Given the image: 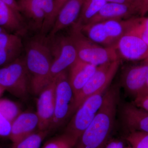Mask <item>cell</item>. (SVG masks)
Returning <instances> with one entry per match:
<instances>
[{
	"instance_id": "obj_20",
	"label": "cell",
	"mask_w": 148,
	"mask_h": 148,
	"mask_svg": "<svg viewBox=\"0 0 148 148\" xmlns=\"http://www.w3.org/2000/svg\"><path fill=\"white\" fill-rule=\"evenodd\" d=\"M98 66L80 60L79 58L70 67L68 77L73 91L74 97L82 89L90 79Z\"/></svg>"
},
{
	"instance_id": "obj_23",
	"label": "cell",
	"mask_w": 148,
	"mask_h": 148,
	"mask_svg": "<svg viewBox=\"0 0 148 148\" xmlns=\"http://www.w3.org/2000/svg\"><path fill=\"white\" fill-rule=\"evenodd\" d=\"M0 113L12 123L21 112L15 102L8 99H0Z\"/></svg>"
},
{
	"instance_id": "obj_38",
	"label": "cell",
	"mask_w": 148,
	"mask_h": 148,
	"mask_svg": "<svg viewBox=\"0 0 148 148\" xmlns=\"http://www.w3.org/2000/svg\"><path fill=\"white\" fill-rule=\"evenodd\" d=\"M125 148H133L132 147H131V146H129V147H125Z\"/></svg>"
},
{
	"instance_id": "obj_26",
	"label": "cell",
	"mask_w": 148,
	"mask_h": 148,
	"mask_svg": "<svg viewBox=\"0 0 148 148\" xmlns=\"http://www.w3.org/2000/svg\"><path fill=\"white\" fill-rule=\"evenodd\" d=\"M127 33L138 36L148 46V28L143 24L141 16H135L132 27Z\"/></svg>"
},
{
	"instance_id": "obj_25",
	"label": "cell",
	"mask_w": 148,
	"mask_h": 148,
	"mask_svg": "<svg viewBox=\"0 0 148 148\" xmlns=\"http://www.w3.org/2000/svg\"><path fill=\"white\" fill-rule=\"evenodd\" d=\"M75 145L63 133L48 140L40 148H74Z\"/></svg>"
},
{
	"instance_id": "obj_19",
	"label": "cell",
	"mask_w": 148,
	"mask_h": 148,
	"mask_svg": "<svg viewBox=\"0 0 148 148\" xmlns=\"http://www.w3.org/2000/svg\"><path fill=\"white\" fill-rule=\"evenodd\" d=\"M138 14H140V11L132 5L107 3L87 24L110 19H127Z\"/></svg>"
},
{
	"instance_id": "obj_35",
	"label": "cell",
	"mask_w": 148,
	"mask_h": 148,
	"mask_svg": "<svg viewBox=\"0 0 148 148\" xmlns=\"http://www.w3.org/2000/svg\"><path fill=\"white\" fill-rule=\"evenodd\" d=\"M147 94H148V78L147 80V81L146 82L145 87H144L143 90H142L140 94L138 96H140V95H147Z\"/></svg>"
},
{
	"instance_id": "obj_4",
	"label": "cell",
	"mask_w": 148,
	"mask_h": 148,
	"mask_svg": "<svg viewBox=\"0 0 148 148\" xmlns=\"http://www.w3.org/2000/svg\"><path fill=\"white\" fill-rule=\"evenodd\" d=\"M29 30L46 36L53 27L54 0H18Z\"/></svg>"
},
{
	"instance_id": "obj_32",
	"label": "cell",
	"mask_w": 148,
	"mask_h": 148,
	"mask_svg": "<svg viewBox=\"0 0 148 148\" xmlns=\"http://www.w3.org/2000/svg\"><path fill=\"white\" fill-rule=\"evenodd\" d=\"M148 12V0H143V4L140 15L144 16Z\"/></svg>"
},
{
	"instance_id": "obj_33",
	"label": "cell",
	"mask_w": 148,
	"mask_h": 148,
	"mask_svg": "<svg viewBox=\"0 0 148 148\" xmlns=\"http://www.w3.org/2000/svg\"><path fill=\"white\" fill-rule=\"evenodd\" d=\"M130 1L133 5L135 6L136 8L140 11V14L142 10V6L143 4V0H129Z\"/></svg>"
},
{
	"instance_id": "obj_11",
	"label": "cell",
	"mask_w": 148,
	"mask_h": 148,
	"mask_svg": "<svg viewBox=\"0 0 148 148\" xmlns=\"http://www.w3.org/2000/svg\"><path fill=\"white\" fill-rule=\"evenodd\" d=\"M56 81L57 77L54 78L38 95L36 112L39 119L38 131H49L54 114Z\"/></svg>"
},
{
	"instance_id": "obj_29",
	"label": "cell",
	"mask_w": 148,
	"mask_h": 148,
	"mask_svg": "<svg viewBox=\"0 0 148 148\" xmlns=\"http://www.w3.org/2000/svg\"><path fill=\"white\" fill-rule=\"evenodd\" d=\"M124 143L121 140L117 139H110L104 148H125Z\"/></svg>"
},
{
	"instance_id": "obj_7",
	"label": "cell",
	"mask_w": 148,
	"mask_h": 148,
	"mask_svg": "<svg viewBox=\"0 0 148 148\" xmlns=\"http://www.w3.org/2000/svg\"><path fill=\"white\" fill-rule=\"evenodd\" d=\"M107 89H102L86 98L74 113L75 114L67 125L64 134L75 145L101 108Z\"/></svg>"
},
{
	"instance_id": "obj_28",
	"label": "cell",
	"mask_w": 148,
	"mask_h": 148,
	"mask_svg": "<svg viewBox=\"0 0 148 148\" xmlns=\"http://www.w3.org/2000/svg\"><path fill=\"white\" fill-rule=\"evenodd\" d=\"M132 103L137 107L148 111V94L136 97Z\"/></svg>"
},
{
	"instance_id": "obj_6",
	"label": "cell",
	"mask_w": 148,
	"mask_h": 148,
	"mask_svg": "<svg viewBox=\"0 0 148 148\" xmlns=\"http://www.w3.org/2000/svg\"><path fill=\"white\" fill-rule=\"evenodd\" d=\"M0 86L16 98L27 100L31 91V78L24 56L0 68Z\"/></svg>"
},
{
	"instance_id": "obj_16",
	"label": "cell",
	"mask_w": 148,
	"mask_h": 148,
	"mask_svg": "<svg viewBox=\"0 0 148 148\" xmlns=\"http://www.w3.org/2000/svg\"><path fill=\"white\" fill-rule=\"evenodd\" d=\"M38 123L36 112H21L12 123L9 138L12 143L21 141L38 131Z\"/></svg>"
},
{
	"instance_id": "obj_37",
	"label": "cell",
	"mask_w": 148,
	"mask_h": 148,
	"mask_svg": "<svg viewBox=\"0 0 148 148\" xmlns=\"http://www.w3.org/2000/svg\"><path fill=\"white\" fill-rule=\"evenodd\" d=\"M5 32V31H4V30H3V29H1V27H0V33H1V32Z\"/></svg>"
},
{
	"instance_id": "obj_3",
	"label": "cell",
	"mask_w": 148,
	"mask_h": 148,
	"mask_svg": "<svg viewBox=\"0 0 148 148\" xmlns=\"http://www.w3.org/2000/svg\"><path fill=\"white\" fill-rule=\"evenodd\" d=\"M135 16L125 19H110L77 27L93 42L106 47H115L119 40L129 32Z\"/></svg>"
},
{
	"instance_id": "obj_22",
	"label": "cell",
	"mask_w": 148,
	"mask_h": 148,
	"mask_svg": "<svg viewBox=\"0 0 148 148\" xmlns=\"http://www.w3.org/2000/svg\"><path fill=\"white\" fill-rule=\"evenodd\" d=\"M50 132L49 130L38 131L27 138L16 143L8 148H40L43 141Z\"/></svg>"
},
{
	"instance_id": "obj_1",
	"label": "cell",
	"mask_w": 148,
	"mask_h": 148,
	"mask_svg": "<svg viewBox=\"0 0 148 148\" xmlns=\"http://www.w3.org/2000/svg\"><path fill=\"white\" fill-rule=\"evenodd\" d=\"M119 100V86L109 87L94 119L74 148H104L113 129Z\"/></svg>"
},
{
	"instance_id": "obj_30",
	"label": "cell",
	"mask_w": 148,
	"mask_h": 148,
	"mask_svg": "<svg viewBox=\"0 0 148 148\" xmlns=\"http://www.w3.org/2000/svg\"><path fill=\"white\" fill-rule=\"evenodd\" d=\"M69 0H54V10L53 14V24L59 11Z\"/></svg>"
},
{
	"instance_id": "obj_9",
	"label": "cell",
	"mask_w": 148,
	"mask_h": 148,
	"mask_svg": "<svg viewBox=\"0 0 148 148\" xmlns=\"http://www.w3.org/2000/svg\"><path fill=\"white\" fill-rule=\"evenodd\" d=\"M74 94L66 71L57 76L54 114L50 132L61 127L73 114Z\"/></svg>"
},
{
	"instance_id": "obj_14",
	"label": "cell",
	"mask_w": 148,
	"mask_h": 148,
	"mask_svg": "<svg viewBox=\"0 0 148 148\" xmlns=\"http://www.w3.org/2000/svg\"><path fill=\"white\" fill-rule=\"evenodd\" d=\"M24 51L22 37L7 32L0 33V68L19 58Z\"/></svg>"
},
{
	"instance_id": "obj_13",
	"label": "cell",
	"mask_w": 148,
	"mask_h": 148,
	"mask_svg": "<svg viewBox=\"0 0 148 148\" xmlns=\"http://www.w3.org/2000/svg\"><path fill=\"white\" fill-rule=\"evenodd\" d=\"M115 48L119 56L128 61L148 59V46L136 35L127 33L119 40Z\"/></svg>"
},
{
	"instance_id": "obj_8",
	"label": "cell",
	"mask_w": 148,
	"mask_h": 148,
	"mask_svg": "<svg viewBox=\"0 0 148 148\" xmlns=\"http://www.w3.org/2000/svg\"><path fill=\"white\" fill-rule=\"evenodd\" d=\"M47 37L52 59L50 75L51 81L55 77L66 71L78 57L75 47L69 35L58 34Z\"/></svg>"
},
{
	"instance_id": "obj_24",
	"label": "cell",
	"mask_w": 148,
	"mask_h": 148,
	"mask_svg": "<svg viewBox=\"0 0 148 148\" xmlns=\"http://www.w3.org/2000/svg\"><path fill=\"white\" fill-rule=\"evenodd\" d=\"M125 139L133 148H148V133L129 132Z\"/></svg>"
},
{
	"instance_id": "obj_27",
	"label": "cell",
	"mask_w": 148,
	"mask_h": 148,
	"mask_svg": "<svg viewBox=\"0 0 148 148\" xmlns=\"http://www.w3.org/2000/svg\"><path fill=\"white\" fill-rule=\"evenodd\" d=\"M12 123L0 113V137H9L11 130Z\"/></svg>"
},
{
	"instance_id": "obj_34",
	"label": "cell",
	"mask_w": 148,
	"mask_h": 148,
	"mask_svg": "<svg viewBox=\"0 0 148 148\" xmlns=\"http://www.w3.org/2000/svg\"><path fill=\"white\" fill-rule=\"evenodd\" d=\"M107 3H118L128 4L132 5V3L129 0H104Z\"/></svg>"
},
{
	"instance_id": "obj_36",
	"label": "cell",
	"mask_w": 148,
	"mask_h": 148,
	"mask_svg": "<svg viewBox=\"0 0 148 148\" xmlns=\"http://www.w3.org/2000/svg\"><path fill=\"white\" fill-rule=\"evenodd\" d=\"M5 90L3 88L0 86V96L2 95L3 93L5 92Z\"/></svg>"
},
{
	"instance_id": "obj_12",
	"label": "cell",
	"mask_w": 148,
	"mask_h": 148,
	"mask_svg": "<svg viewBox=\"0 0 148 148\" xmlns=\"http://www.w3.org/2000/svg\"><path fill=\"white\" fill-rule=\"evenodd\" d=\"M140 62L127 67L121 75L122 86L134 98L143 90L148 78V59Z\"/></svg>"
},
{
	"instance_id": "obj_15",
	"label": "cell",
	"mask_w": 148,
	"mask_h": 148,
	"mask_svg": "<svg viewBox=\"0 0 148 148\" xmlns=\"http://www.w3.org/2000/svg\"><path fill=\"white\" fill-rule=\"evenodd\" d=\"M121 116L123 125L129 132L148 133V111L132 103H124L121 108Z\"/></svg>"
},
{
	"instance_id": "obj_21",
	"label": "cell",
	"mask_w": 148,
	"mask_h": 148,
	"mask_svg": "<svg viewBox=\"0 0 148 148\" xmlns=\"http://www.w3.org/2000/svg\"><path fill=\"white\" fill-rule=\"evenodd\" d=\"M107 3L104 0H84L79 17L74 25L80 27L88 24Z\"/></svg>"
},
{
	"instance_id": "obj_5",
	"label": "cell",
	"mask_w": 148,
	"mask_h": 148,
	"mask_svg": "<svg viewBox=\"0 0 148 148\" xmlns=\"http://www.w3.org/2000/svg\"><path fill=\"white\" fill-rule=\"evenodd\" d=\"M76 50L78 58L96 66L119 59L115 48L99 45L89 39L79 28L73 25L69 35Z\"/></svg>"
},
{
	"instance_id": "obj_10",
	"label": "cell",
	"mask_w": 148,
	"mask_h": 148,
	"mask_svg": "<svg viewBox=\"0 0 148 148\" xmlns=\"http://www.w3.org/2000/svg\"><path fill=\"white\" fill-rule=\"evenodd\" d=\"M120 64L119 59L98 66L86 84L75 96L73 114L86 98L102 89L108 88L118 70Z\"/></svg>"
},
{
	"instance_id": "obj_18",
	"label": "cell",
	"mask_w": 148,
	"mask_h": 148,
	"mask_svg": "<svg viewBox=\"0 0 148 148\" xmlns=\"http://www.w3.org/2000/svg\"><path fill=\"white\" fill-rule=\"evenodd\" d=\"M84 0H69L59 11L48 36L52 37L73 25L79 17Z\"/></svg>"
},
{
	"instance_id": "obj_2",
	"label": "cell",
	"mask_w": 148,
	"mask_h": 148,
	"mask_svg": "<svg viewBox=\"0 0 148 148\" xmlns=\"http://www.w3.org/2000/svg\"><path fill=\"white\" fill-rule=\"evenodd\" d=\"M24 59L31 78V92L38 95L51 82L52 56L45 35L36 34L24 43Z\"/></svg>"
},
{
	"instance_id": "obj_17",
	"label": "cell",
	"mask_w": 148,
	"mask_h": 148,
	"mask_svg": "<svg viewBox=\"0 0 148 148\" xmlns=\"http://www.w3.org/2000/svg\"><path fill=\"white\" fill-rule=\"evenodd\" d=\"M0 27L8 33L24 36L28 27L21 14L0 0Z\"/></svg>"
},
{
	"instance_id": "obj_31",
	"label": "cell",
	"mask_w": 148,
	"mask_h": 148,
	"mask_svg": "<svg viewBox=\"0 0 148 148\" xmlns=\"http://www.w3.org/2000/svg\"><path fill=\"white\" fill-rule=\"evenodd\" d=\"M17 12L20 13L18 3L16 0H2Z\"/></svg>"
}]
</instances>
